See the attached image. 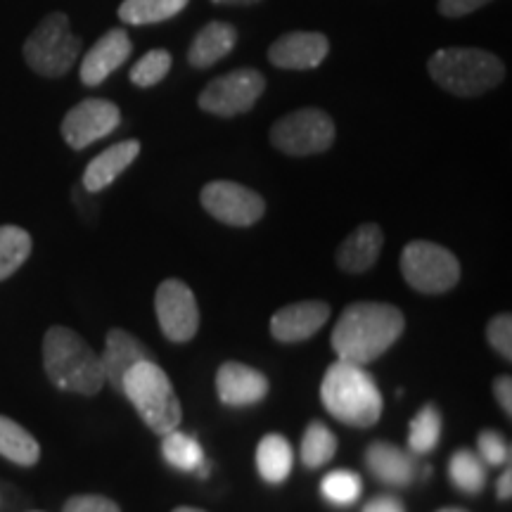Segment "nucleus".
Returning <instances> with one entry per match:
<instances>
[{
  "label": "nucleus",
  "mask_w": 512,
  "mask_h": 512,
  "mask_svg": "<svg viewBox=\"0 0 512 512\" xmlns=\"http://www.w3.org/2000/svg\"><path fill=\"white\" fill-rule=\"evenodd\" d=\"M406 318L394 304L356 302L349 304L332 330V349L342 361L368 366L403 335Z\"/></svg>",
  "instance_id": "nucleus-1"
},
{
  "label": "nucleus",
  "mask_w": 512,
  "mask_h": 512,
  "mask_svg": "<svg viewBox=\"0 0 512 512\" xmlns=\"http://www.w3.org/2000/svg\"><path fill=\"white\" fill-rule=\"evenodd\" d=\"M43 368L62 392L93 396L105 384L100 356L86 339L64 325H53L43 337Z\"/></svg>",
  "instance_id": "nucleus-2"
},
{
  "label": "nucleus",
  "mask_w": 512,
  "mask_h": 512,
  "mask_svg": "<svg viewBox=\"0 0 512 512\" xmlns=\"http://www.w3.org/2000/svg\"><path fill=\"white\" fill-rule=\"evenodd\" d=\"M320 399L332 418L351 427H373L380 420L384 401L380 389L363 366L332 363L320 384Z\"/></svg>",
  "instance_id": "nucleus-3"
},
{
  "label": "nucleus",
  "mask_w": 512,
  "mask_h": 512,
  "mask_svg": "<svg viewBox=\"0 0 512 512\" xmlns=\"http://www.w3.org/2000/svg\"><path fill=\"white\" fill-rule=\"evenodd\" d=\"M121 392L133 403L145 425L159 437L178 430L183 420L181 401H178L169 375L155 361L147 358L128 370L121 382Z\"/></svg>",
  "instance_id": "nucleus-4"
},
{
  "label": "nucleus",
  "mask_w": 512,
  "mask_h": 512,
  "mask_svg": "<svg viewBox=\"0 0 512 512\" xmlns=\"http://www.w3.org/2000/svg\"><path fill=\"white\" fill-rule=\"evenodd\" d=\"M430 76L458 98H477L503 81L505 67L494 53L479 48H444L430 57Z\"/></svg>",
  "instance_id": "nucleus-5"
},
{
  "label": "nucleus",
  "mask_w": 512,
  "mask_h": 512,
  "mask_svg": "<svg viewBox=\"0 0 512 512\" xmlns=\"http://www.w3.org/2000/svg\"><path fill=\"white\" fill-rule=\"evenodd\" d=\"M81 55V38L69 29V17L64 12H50L31 31L24 43V60L36 74L48 79H60L74 67Z\"/></svg>",
  "instance_id": "nucleus-6"
},
{
  "label": "nucleus",
  "mask_w": 512,
  "mask_h": 512,
  "mask_svg": "<svg viewBox=\"0 0 512 512\" xmlns=\"http://www.w3.org/2000/svg\"><path fill=\"white\" fill-rule=\"evenodd\" d=\"M401 275L413 290L422 294H444L458 285L460 264L446 247L415 240L403 247Z\"/></svg>",
  "instance_id": "nucleus-7"
},
{
  "label": "nucleus",
  "mask_w": 512,
  "mask_h": 512,
  "mask_svg": "<svg viewBox=\"0 0 512 512\" xmlns=\"http://www.w3.org/2000/svg\"><path fill=\"white\" fill-rule=\"evenodd\" d=\"M271 143L290 157L320 155L335 143V121L316 107L290 112L273 124Z\"/></svg>",
  "instance_id": "nucleus-8"
},
{
  "label": "nucleus",
  "mask_w": 512,
  "mask_h": 512,
  "mask_svg": "<svg viewBox=\"0 0 512 512\" xmlns=\"http://www.w3.org/2000/svg\"><path fill=\"white\" fill-rule=\"evenodd\" d=\"M266 88L264 74L256 69H235L219 76L209 83L200 93L197 105L204 112L216 114V117H235V114H245L256 105Z\"/></svg>",
  "instance_id": "nucleus-9"
},
{
  "label": "nucleus",
  "mask_w": 512,
  "mask_h": 512,
  "mask_svg": "<svg viewBox=\"0 0 512 512\" xmlns=\"http://www.w3.org/2000/svg\"><path fill=\"white\" fill-rule=\"evenodd\" d=\"M155 311L159 328L169 342H190L200 328V306L183 280L169 278L157 287Z\"/></svg>",
  "instance_id": "nucleus-10"
},
{
  "label": "nucleus",
  "mask_w": 512,
  "mask_h": 512,
  "mask_svg": "<svg viewBox=\"0 0 512 512\" xmlns=\"http://www.w3.org/2000/svg\"><path fill=\"white\" fill-rule=\"evenodd\" d=\"M202 207L214 216L216 221L226 226L247 228L256 221L264 219L266 202L261 200L259 192L245 188V185L233 181H214L202 188Z\"/></svg>",
  "instance_id": "nucleus-11"
},
{
  "label": "nucleus",
  "mask_w": 512,
  "mask_h": 512,
  "mask_svg": "<svg viewBox=\"0 0 512 512\" xmlns=\"http://www.w3.org/2000/svg\"><path fill=\"white\" fill-rule=\"evenodd\" d=\"M121 124L119 107L110 100L88 98L79 102L62 119V138L72 150H86L100 138L110 136Z\"/></svg>",
  "instance_id": "nucleus-12"
},
{
  "label": "nucleus",
  "mask_w": 512,
  "mask_h": 512,
  "mask_svg": "<svg viewBox=\"0 0 512 512\" xmlns=\"http://www.w3.org/2000/svg\"><path fill=\"white\" fill-rule=\"evenodd\" d=\"M268 377L247 363L226 361L216 373V394L226 406L245 408L264 401L268 394Z\"/></svg>",
  "instance_id": "nucleus-13"
},
{
  "label": "nucleus",
  "mask_w": 512,
  "mask_h": 512,
  "mask_svg": "<svg viewBox=\"0 0 512 512\" xmlns=\"http://www.w3.org/2000/svg\"><path fill=\"white\" fill-rule=\"evenodd\" d=\"M330 53V43L323 34L316 31H292V34L280 36L278 41L268 48V60L280 69H316Z\"/></svg>",
  "instance_id": "nucleus-14"
},
{
  "label": "nucleus",
  "mask_w": 512,
  "mask_h": 512,
  "mask_svg": "<svg viewBox=\"0 0 512 512\" xmlns=\"http://www.w3.org/2000/svg\"><path fill=\"white\" fill-rule=\"evenodd\" d=\"M131 38L124 29H110L102 34L95 46L88 50L86 57L81 60V83L83 86H100L107 81V76L117 72L131 55Z\"/></svg>",
  "instance_id": "nucleus-15"
},
{
  "label": "nucleus",
  "mask_w": 512,
  "mask_h": 512,
  "mask_svg": "<svg viewBox=\"0 0 512 512\" xmlns=\"http://www.w3.org/2000/svg\"><path fill=\"white\" fill-rule=\"evenodd\" d=\"M330 320V306L325 302H297L283 306L271 318V335L283 344H297L316 335Z\"/></svg>",
  "instance_id": "nucleus-16"
},
{
  "label": "nucleus",
  "mask_w": 512,
  "mask_h": 512,
  "mask_svg": "<svg viewBox=\"0 0 512 512\" xmlns=\"http://www.w3.org/2000/svg\"><path fill=\"white\" fill-rule=\"evenodd\" d=\"M147 358H150V354H147L145 344L138 337L121 328H112L107 332L105 354L100 356L102 375L110 382V387L121 392V382H124L128 370L140 361H147Z\"/></svg>",
  "instance_id": "nucleus-17"
},
{
  "label": "nucleus",
  "mask_w": 512,
  "mask_h": 512,
  "mask_svg": "<svg viewBox=\"0 0 512 512\" xmlns=\"http://www.w3.org/2000/svg\"><path fill=\"white\" fill-rule=\"evenodd\" d=\"M140 155V143L138 140H124L107 147L105 152H100L98 157L91 159V164L83 171V188L88 192H100L117 181L124 171L136 162Z\"/></svg>",
  "instance_id": "nucleus-18"
},
{
  "label": "nucleus",
  "mask_w": 512,
  "mask_h": 512,
  "mask_svg": "<svg viewBox=\"0 0 512 512\" xmlns=\"http://www.w3.org/2000/svg\"><path fill=\"white\" fill-rule=\"evenodd\" d=\"M366 465L370 475L389 486H408L415 475L413 458L392 441H373L366 451Z\"/></svg>",
  "instance_id": "nucleus-19"
},
{
  "label": "nucleus",
  "mask_w": 512,
  "mask_h": 512,
  "mask_svg": "<svg viewBox=\"0 0 512 512\" xmlns=\"http://www.w3.org/2000/svg\"><path fill=\"white\" fill-rule=\"evenodd\" d=\"M384 233L377 223H363L337 249V266L347 273H363L382 252Z\"/></svg>",
  "instance_id": "nucleus-20"
},
{
  "label": "nucleus",
  "mask_w": 512,
  "mask_h": 512,
  "mask_svg": "<svg viewBox=\"0 0 512 512\" xmlns=\"http://www.w3.org/2000/svg\"><path fill=\"white\" fill-rule=\"evenodd\" d=\"M238 43V31L226 22H209L200 34L195 36L188 50V62L195 69L214 67L216 62L223 60L230 50Z\"/></svg>",
  "instance_id": "nucleus-21"
},
{
  "label": "nucleus",
  "mask_w": 512,
  "mask_h": 512,
  "mask_svg": "<svg viewBox=\"0 0 512 512\" xmlns=\"http://www.w3.org/2000/svg\"><path fill=\"white\" fill-rule=\"evenodd\" d=\"M294 453L283 434H266L256 448V470L264 482L283 484L292 475Z\"/></svg>",
  "instance_id": "nucleus-22"
},
{
  "label": "nucleus",
  "mask_w": 512,
  "mask_h": 512,
  "mask_svg": "<svg viewBox=\"0 0 512 512\" xmlns=\"http://www.w3.org/2000/svg\"><path fill=\"white\" fill-rule=\"evenodd\" d=\"M0 456L15 465L31 467L41 458V446H38L34 434L24 430L19 422L0 415Z\"/></svg>",
  "instance_id": "nucleus-23"
},
{
  "label": "nucleus",
  "mask_w": 512,
  "mask_h": 512,
  "mask_svg": "<svg viewBox=\"0 0 512 512\" xmlns=\"http://www.w3.org/2000/svg\"><path fill=\"white\" fill-rule=\"evenodd\" d=\"M448 477H451V482L458 491L477 496L482 494V489L486 486V465L475 451L460 448L448 460Z\"/></svg>",
  "instance_id": "nucleus-24"
},
{
  "label": "nucleus",
  "mask_w": 512,
  "mask_h": 512,
  "mask_svg": "<svg viewBox=\"0 0 512 512\" xmlns=\"http://www.w3.org/2000/svg\"><path fill=\"white\" fill-rule=\"evenodd\" d=\"M185 5H188V0H124L119 5V17L133 27L157 24L176 17Z\"/></svg>",
  "instance_id": "nucleus-25"
},
{
  "label": "nucleus",
  "mask_w": 512,
  "mask_h": 512,
  "mask_svg": "<svg viewBox=\"0 0 512 512\" xmlns=\"http://www.w3.org/2000/svg\"><path fill=\"white\" fill-rule=\"evenodd\" d=\"M31 235L19 226H0V283L15 275L31 256Z\"/></svg>",
  "instance_id": "nucleus-26"
},
{
  "label": "nucleus",
  "mask_w": 512,
  "mask_h": 512,
  "mask_svg": "<svg viewBox=\"0 0 512 512\" xmlns=\"http://www.w3.org/2000/svg\"><path fill=\"white\" fill-rule=\"evenodd\" d=\"M441 430H444V420H441V411L434 403L422 406L418 415L411 420V430H408V446L418 456H427L434 451L441 441Z\"/></svg>",
  "instance_id": "nucleus-27"
},
{
  "label": "nucleus",
  "mask_w": 512,
  "mask_h": 512,
  "mask_svg": "<svg viewBox=\"0 0 512 512\" xmlns=\"http://www.w3.org/2000/svg\"><path fill=\"white\" fill-rule=\"evenodd\" d=\"M337 453V437L335 432L325 425L323 420H313L306 427L302 437V463L309 467V470H316V467H323L330 463Z\"/></svg>",
  "instance_id": "nucleus-28"
},
{
  "label": "nucleus",
  "mask_w": 512,
  "mask_h": 512,
  "mask_svg": "<svg viewBox=\"0 0 512 512\" xmlns=\"http://www.w3.org/2000/svg\"><path fill=\"white\" fill-rule=\"evenodd\" d=\"M162 456L166 463H169L171 467H176V470L195 472L197 467L202 465L204 451H202L200 441L192 437V434L174 430V432L164 434Z\"/></svg>",
  "instance_id": "nucleus-29"
},
{
  "label": "nucleus",
  "mask_w": 512,
  "mask_h": 512,
  "mask_svg": "<svg viewBox=\"0 0 512 512\" xmlns=\"http://www.w3.org/2000/svg\"><path fill=\"white\" fill-rule=\"evenodd\" d=\"M320 494L325 496V501L339 508H347L354 505L363 494V479L361 475L351 470H332L330 475L323 477L320 482Z\"/></svg>",
  "instance_id": "nucleus-30"
},
{
  "label": "nucleus",
  "mask_w": 512,
  "mask_h": 512,
  "mask_svg": "<svg viewBox=\"0 0 512 512\" xmlns=\"http://www.w3.org/2000/svg\"><path fill=\"white\" fill-rule=\"evenodd\" d=\"M171 69V55L166 50H150L140 60L133 64L131 69V81L138 88H150L157 86L159 81H164V76Z\"/></svg>",
  "instance_id": "nucleus-31"
},
{
  "label": "nucleus",
  "mask_w": 512,
  "mask_h": 512,
  "mask_svg": "<svg viewBox=\"0 0 512 512\" xmlns=\"http://www.w3.org/2000/svg\"><path fill=\"white\" fill-rule=\"evenodd\" d=\"M479 458L486 460L489 465H508L510 463V444L501 432L484 430L477 437Z\"/></svg>",
  "instance_id": "nucleus-32"
},
{
  "label": "nucleus",
  "mask_w": 512,
  "mask_h": 512,
  "mask_svg": "<svg viewBox=\"0 0 512 512\" xmlns=\"http://www.w3.org/2000/svg\"><path fill=\"white\" fill-rule=\"evenodd\" d=\"M486 339L501 354L505 361L512 358V316L510 313H498L486 325Z\"/></svg>",
  "instance_id": "nucleus-33"
},
{
  "label": "nucleus",
  "mask_w": 512,
  "mask_h": 512,
  "mask_svg": "<svg viewBox=\"0 0 512 512\" xmlns=\"http://www.w3.org/2000/svg\"><path fill=\"white\" fill-rule=\"evenodd\" d=\"M62 512H121L119 505L107 496H72L67 503H64Z\"/></svg>",
  "instance_id": "nucleus-34"
},
{
  "label": "nucleus",
  "mask_w": 512,
  "mask_h": 512,
  "mask_svg": "<svg viewBox=\"0 0 512 512\" xmlns=\"http://www.w3.org/2000/svg\"><path fill=\"white\" fill-rule=\"evenodd\" d=\"M491 0H439V12L448 19H458L465 15H472L484 5H489Z\"/></svg>",
  "instance_id": "nucleus-35"
},
{
  "label": "nucleus",
  "mask_w": 512,
  "mask_h": 512,
  "mask_svg": "<svg viewBox=\"0 0 512 512\" xmlns=\"http://www.w3.org/2000/svg\"><path fill=\"white\" fill-rule=\"evenodd\" d=\"M494 394L498 406L503 408L505 415H512V380L508 375H501L494 380Z\"/></svg>",
  "instance_id": "nucleus-36"
},
{
  "label": "nucleus",
  "mask_w": 512,
  "mask_h": 512,
  "mask_svg": "<svg viewBox=\"0 0 512 512\" xmlns=\"http://www.w3.org/2000/svg\"><path fill=\"white\" fill-rule=\"evenodd\" d=\"M363 512H406V508L396 496H375L363 505Z\"/></svg>",
  "instance_id": "nucleus-37"
},
{
  "label": "nucleus",
  "mask_w": 512,
  "mask_h": 512,
  "mask_svg": "<svg viewBox=\"0 0 512 512\" xmlns=\"http://www.w3.org/2000/svg\"><path fill=\"white\" fill-rule=\"evenodd\" d=\"M496 494H498V498H501V501H510V496H512V472H510V467H505L501 479H498Z\"/></svg>",
  "instance_id": "nucleus-38"
},
{
  "label": "nucleus",
  "mask_w": 512,
  "mask_h": 512,
  "mask_svg": "<svg viewBox=\"0 0 512 512\" xmlns=\"http://www.w3.org/2000/svg\"><path fill=\"white\" fill-rule=\"evenodd\" d=\"M211 3H216V5H254V3H259V0H211Z\"/></svg>",
  "instance_id": "nucleus-39"
},
{
  "label": "nucleus",
  "mask_w": 512,
  "mask_h": 512,
  "mask_svg": "<svg viewBox=\"0 0 512 512\" xmlns=\"http://www.w3.org/2000/svg\"><path fill=\"white\" fill-rule=\"evenodd\" d=\"M174 512H204L200 508H188V505H183V508H176Z\"/></svg>",
  "instance_id": "nucleus-40"
},
{
  "label": "nucleus",
  "mask_w": 512,
  "mask_h": 512,
  "mask_svg": "<svg viewBox=\"0 0 512 512\" xmlns=\"http://www.w3.org/2000/svg\"><path fill=\"white\" fill-rule=\"evenodd\" d=\"M439 512H465V510H460V508H444V510H439Z\"/></svg>",
  "instance_id": "nucleus-41"
}]
</instances>
